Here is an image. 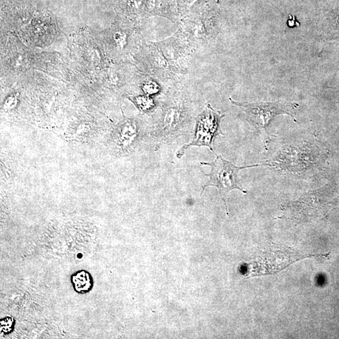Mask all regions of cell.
<instances>
[{"mask_svg": "<svg viewBox=\"0 0 339 339\" xmlns=\"http://www.w3.org/2000/svg\"><path fill=\"white\" fill-rule=\"evenodd\" d=\"M129 33L123 29H117L113 31V44L118 51H123L129 44Z\"/></svg>", "mask_w": 339, "mask_h": 339, "instance_id": "8fae6325", "label": "cell"}, {"mask_svg": "<svg viewBox=\"0 0 339 339\" xmlns=\"http://www.w3.org/2000/svg\"><path fill=\"white\" fill-rule=\"evenodd\" d=\"M70 281L74 290L80 294H85L92 291L94 281L92 275L87 271L80 270L72 274Z\"/></svg>", "mask_w": 339, "mask_h": 339, "instance_id": "ba28073f", "label": "cell"}, {"mask_svg": "<svg viewBox=\"0 0 339 339\" xmlns=\"http://www.w3.org/2000/svg\"><path fill=\"white\" fill-rule=\"evenodd\" d=\"M229 100L232 104L244 111L247 116V120L250 124L268 136H270L267 131L268 126L277 116L288 115L295 122H297L295 114L299 108V104L296 102H238L234 101L231 97H229Z\"/></svg>", "mask_w": 339, "mask_h": 339, "instance_id": "277c9868", "label": "cell"}, {"mask_svg": "<svg viewBox=\"0 0 339 339\" xmlns=\"http://www.w3.org/2000/svg\"><path fill=\"white\" fill-rule=\"evenodd\" d=\"M185 18L177 31L193 53L209 45L219 33L217 19L210 11L204 10Z\"/></svg>", "mask_w": 339, "mask_h": 339, "instance_id": "7a4b0ae2", "label": "cell"}, {"mask_svg": "<svg viewBox=\"0 0 339 339\" xmlns=\"http://www.w3.org/2000/svg\"><path fill=\"white\" fill-rule=\"evenodd\" d=\"M158 108L160 113L152 136L159 144H168L184 135L197 116L189 93L179 83L170 86Z\"/></svg>", "mask_w": 339, "mask_h": 339, "instance_id": "6da1fadb", "label": "cell"}, {"mask_svg": "<svg viewBox=\"0 0 339 339\" xmlns=\"http://www.w3.org/2000/svg\"><path fill=\"white\" fill-rule=\"evenodd\" d=\"M161 85L162 84L160 81L149 76L141 84L140 87L143 94L154 97L162 93L163 88Z\"/></svg>", "mask_w": 339, "mask_h": 339, "instance_id": "30bf717a", "label": "cell"}, {"mask_svg": "<svg viewBox=\"0 0 339 339\" xmlns=\"http://www.w3.org/2000/svg\"><path fill=\"white\" fill-rule=\"evenodd\" d=\"M131 100L138 110L143 113H154L158 108V102L154 100V97L147 95H136L131 97Z\"/></svg>", "mask_w": 339, "mask_h": 339, "instance_id": "9c48e42d", "label": "cell"}, {"mask_svg": "<svg viewBox=\"0 0 339 339\" xmlns=\"http://www.w3.org/2000/svg\"><path fill=\"white\" fill-rule=\"evenodd\" d=\"M18 97L15 94L11 95L6 98L4 102L3 108L5 110H13L17 105Z\"/></svg>", "mask_w": 339, "mask_h": 339, "instance_id": "4fadbf2b", "label": "cell"}, {"mask_svg": "<svg viewBox=\"0 0 339 339\" xmlns=\"http://www.w3.org/2000/svg\"><path fill=\"white\" fill-rule=\"evenodd\" d=\"M117 143L123 152H129L140 136V127L134 120L127 119L121 123L117 129Z\"/></svg>", "mask_w": 339, "mask_h": 339, "instance_id": "52a82bcc", "label": "cell"}, {"mask_svg": "<svg viewBox=\"0 0 339 339\" xmlns=\"http://www.w3.org/2000/svg\"><path fill=\"white\" fill-rule=\"evenodd\" d=\"M216 154L215 161L212 162H201L202 165L211 167V170L209 174L206 176L209 177V181L202 186V194L205 189L208 186H215L219 190L220 198L224 202L226 214L229 216L228 209L227 206V195L233 190H238L241 192L247 193V191L243 189L239 181L238 174L240 170L247 168L258 167L261 164H254L246 166V167H237L230 161L225 160L222 156Z\"/></svg>", "mask_w": 339, "mask_h": 339, "instance_id": "5b68a950", "label": "cell"}, {"mask_svg": "<svg viewBox=\"0 0 339 339\" xmlns=\"http://www.w3.org/2000/svg\"><path fill=\"white\" fill-rule=\"evenodd\" d=\"M0 324H1L0 330L4 334H10L14 330L15 321L12 317L1 318L0 320Z\"/></svg>", "mask_w": 339, "mask_h": 339, "instance_id": "7c38bea8", "label": "cell"}, {"mask_svg": "<svg viewBox=\"0 0 339 339\" xmlns=\"http://www.w3.org/2000/svg\"><path fill=\"white\" fill-rule=\"evenodd\" d=\"M224 116L220 111L214 109L210 104H207L195 119L192 140L177 152V158H181L185 154L186 150L192 147H206L215 154L213 144L216 138L220 135H224L220 128V122Z\"/></svg>", "mask_w": 339, "mask_h": 339, "instance_id": "8992f818", "label": "cell"}, {"mask_svg": "<svg viewBox=\"0 0 339 339\" xmlns=\"http://www.w3.org/2000/svg\"><path fill=\"white\" fill-rule=\"evenodd\" d=\"M258 256L251 263L245 264V276L253 277L272 275L300 259L317 256L305 255L291 248L274 245L262 250Z\"/></svg>", "mask_w": 339, "mask_h": 339, "instance_id": "3957f363", "label": "cell"}]
</instances>
